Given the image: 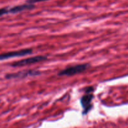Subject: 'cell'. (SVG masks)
Instances as JSON below:
<instances>
[{"instance_id": "obj_9", "label": "cell", "mask_w": 128, "mask_h": 128, "mask_svg": "<svg viewBox=\"0 0 128 128\" xmlns=\"http://www.w3.org/2000/svg\"><path fill=\"white\" fill-rule=\"evenodd\" d=\"M48 1V0H27L26 2L29 4H33V3H35L41 2V1Z\"/></svg>"}, {"instance_id": "obj_8", "label": "cell", "mask_w": 128, "mask_h": 128, "mask_svg": "<svg viewBox=\"0 0 128 128\" xmlns=\"http://www.w3.org/2000/svg\"><path fill=\"white\" fill-rule=\"evenodd\" d=\"M93 90L94 89L92 87H88L84 89L85 93H92L93 92Z\"/></svg>"}, {"instance_id": "obj_1", "label": "cell", "mask_w": 128, "mask_h": 128, "mask_svg": "<svg viewBox=\"0 0 128 128\" xmlns=\"http://www.w3.org/2000/svg\"><path fill=\"white\" fill-rule=\"evenodd\" d=\"M90 65L88 63L80 64V65H73V66L69 67L66 69H63L58 73L59 75H64V76H71V75H76V74H80L84 70H86L88 68H89Z\"/></svg>"}, {"instance_id": "obj_3", "label": "cell", "mask_w": 128, "mask_h": 128, "mask_svg": "<svg viewBox=\"0 0 128 128\" xmlns=\"http://www.w3.org/2000/svg\"><path fill=\"white\" fill-rule=\"evenodd\" d=\"M32 50L31 48L22 49L20 50H16V51H9V52L3 53L0 54V60H6V59L11 58L14 57H19V56H23L25 55H29L32 53Z\"/></svg>"}, {"instance_id": "obj_7", "label": "cell", "mask_w": 128, "mask_h": 128, "mask_svg": "<svg viewBox=\"0 0 128 128\" xmlns=\"http://www.w3.org/2000/svg\"><path fill=\"white\" fill-rule=\"evenodd\" d=\"M10 13V9H8L7 8H0V16H2L4 15Z\"/></svg>"}, {"instance_id": "obj_5", "label": "cell", "mask_w": 128, "mask_h": 128, "mask_svg": "<svg viewBox=\"0 0 128 128\" xmlns=\"http://www.w3.org/2000/svg\"><path fill=\"white\" fill-rule=\"evenodd\" d=\"M40 72L39 71H34V70H29V71H22L19 72L14 73V74H8L5 76L6 79H16V78H24L27 76H32V75H40Z\"/></svg>"}, {"instance_id": "obj_2", "label": "cell", "mask_w": 128, "mask_h": 128, "mask_svg": "<svg viewBox=\"0 0 128 128\" xmlns=\"http://www.w3.org/2000/svg\"><path fill=\"white\" fill-rule=\"evenodd\" d=\"M47 57L43 55H38V56H31V57L27 58L22 59V60H18V61H14L11 64V67H23L26 65H31V64L36 63L40 62V61H44L46 60Z\"/></svg>"}, {"instance_id": "obj_4", "label": "cell", "mask_w": 128, "mask_h": 128, "mask_svg": "<svg viewBox=\"0 0 128 128\" xmlns=\"http://www.w3.org/2000/svg\"><path fill=\"white\" fill-rule=\"evenodd\" d=\"M93 95L92 93H86L81 98V104L83 109L82 114L86 115L91 110L92 107V100L93 99Z\"/></svg>"}, {"instance_id": "obj_6", "label": "cell", "mask_w": 128, "mask_h": 128, "mask_svg": "<svg viewBox=\"0 0 128 128\" xmlns=\"http://www.w3.org/2000/svg\"><path fill=\"white\" fill-rule=\"evenodd\" d=\"M34 7L32 4H25V5H18V6H14L10 9V13H17L21 12L25 10H30Z\"/></svg>"}]
</instances>
